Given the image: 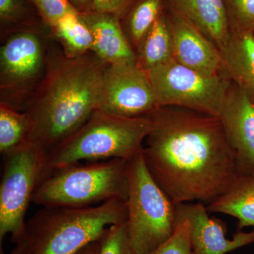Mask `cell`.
<instances>
[{
    "mask_svg": "<svg viewBox=\"0 0 254 254\" xmlns=\"http://www.w3.org/2000/svg\"><path fill=\"white\" fill-rule=\"evenodd\" d=\"M148 116L152 128L142 154L173 203L210 204L223 194L238 173L220 118L171 106Z\"/></svg>",
    "mask_w": 254,
    "mask_h": 254,
    "instance_id": "1",
    "label": "cell"
},
{
    "mask_svg": "<svg viewBox=\"0 0 254 254\" xmlns=\"http://www.w3.org/2000/svg\"><path fill=\"white\" fill-rule=\"evenodd\" d=\"M52 41L46 73L23 110L31 120V141L41 143L48 153L96 110L108 65L92 52L70 58Z\"/></svg>",
    "mask_w": 254,
    "mask_h": 254,
    "instance_id": "2",
    "label": "cell"
},
{
    "mask_svg": "<svg viewBox=\"0 0 254 254\" xmlns=\"http://www.w3.org/2000/svg\"><path fill=\"white\" fill-rule=\"evenodd\" d=\"M127 217V201L122 200L84 208L43 207L26 222L16 244L24 254H76Z\"/></svg>",
    "mask_w": 254,
    "mask_h": 254,
    "instance_id": "3",
    "label": "cell"
},
{
    "mask_svg": "<svg viewBox=\"0 0 254 254\" xmlns=\"http://www.w3.org/2000/svg\"><path fill=\"white\" fill-rule=\"evenodd\" d=\"M151 128L148 116L127 118L95 110L77 131L48 153L45 177L82 161L131 160L143 151Z\"/></svg>",
    "mask_w": 254,
    "mask_h": 254,
    "instance_id": "4",
    "label": "cell"
},
{
    "mask_svg": "<svg viewBox=\"0 0 254 254\" xmlns=\"http://www.w3.org/2000/svg\"><path fill=\"white\" fill-rule=\"evenodd\" d=\"M128 162L113 158L55 170L38 185L33 203L42 207L84 208L112 200L127 201Z\"/></svg>",
    "mask_w": 254,
    "mask_h": 254,
    "instance_id": "5",
    "label": "cell"
},
{
    "mask_svg": "<svg viewBox=\"0 0 254 254\" xmlns=\"http://www.w3.org/2000/svg\"><path fill=\"white\" fill-rule=\"evenodd\" d=\"M127 236L135 254H149L173 235L176 205L154 180L140 153L128 160Z\"/></svg>",
    "mask_w": 254,
    "mask_h": 254,
    "instance_id": "6",
    "label": "cell"
},
{
    "mask_svg": "<svg viewBox=\"0 0 254 254\" xmlns=\"http://www.w3.org/2000/svg\"><path fill=\"white\" fill-rule=\"evenodd\" d=\"M1 38L0 103L23 111L46 73L51 29L42 22Z\"/></svg>",
    "mask_w": 254,
    "mask_h": 254,
    "instance_id": "7",
    "label": "cell"
},
{
    "mask_svg": "<svg viewBox=\"0 0 254 254\" xmlns=\"http://www.w3.org/2000/svg\"><path fill=\"white\" fill-rule=\"evenodd\" d=\"M48 155V150L41 143L29 141L4 157L0 185L1 247L9 234L14 244L22 236L28 207L46 176Z\"/></svg>",
    "mask_w": 254,
    "mask_h": 254,
    "instance_id": "8",
    "label": "cell"
},
{
    "mask_svg": "<svg viewBox=\"0 0 254 254\" xmlns=\"http://www.w3.org/2000/svg\"><path fill=\"white\" fill-rule=\"evenodd\" d=\"M159 107H178L219 117L232 80L225 73L208 76L173 59L147 71Z\"/></svg>",
    "mask_w": 254,
    "mask_h": 254,
    "instance_id": "9",
    "label": "cell"
},
{
    "mask_svg": "<svg viewBox=\"0 0 254 254\" xmlns=\"http://www.w3.org/2000/svg\"><path fill=\"white\" fill-rule=\"evenodd\" d=\"M160 108L148 73L137 64H108L96 110L127 118L148 116Z\"/></svg>",
    "mask_w": 254,
    "mask_h": 254,
    "instance_id": "10",
    "label": "cell"
},
{
    "mask_svg": "<svg viewBox=\"0 0 254 254\" xmlns=\"http://www.w3.org/2000/svg\"><path fill=\"white\" fill-rule=\"evenodd\" d=\"M204 203H185L176 205V221L190 224V243L193 254H226L254 243V230H239L232 240L227 239V227L219 219L210 218Z\"/></svg>",
    "mask_w": 254,
    "mask_h": 254,
    "instance_id": "11",
    "label": "cell"
},
{
    "mask_svg": "<svg viewBox=\"0 0 254 254\" xmlns=\"http://www.w3.org/2000/svg\"><path fill=\"white\" fill-rule=\"evenodd\" d=\"M218 118L235 153L238 175L254 173V104L233 82Z\"/></svg>",
    "mask_w": 254,
    "mask_h": 254,
    "instance_id": "12",
    "label": "cell"
},
{
    "mask_svg": "<svg viewBox=\"0 0 254 254\" xmlns=\"http://www.w3.org/2000/svg\"><path fill=\"white\" fill-rule=\"evenodd\" d=\"M165 14L173 38L174 60L204 76L223 73L218 47L175 11L166 7Z\"/></svg>",
    "mask_w": 254,
    "mask_h": 254,
    "instance_id": "13",
    "label": "cell"
},
{
    "mask_svg": "<svg viewBox=\"0 0 254 254\" xmlns=\"http://www.w3.org/2000/svg\"><path fill=\"white\" fill-rule=\"evenodd\" d=\"M81 14L93 33L92 53L108 64H137L136 53L124 33L120 18L93 11Z\"/></svg>",
    "mask_w": 254,
    "mask_h": 254,
    "instance_id": "14",
    "label": "cell"
},
{
    "mask_svg": "<svg viewBox=\"0 0 254 254\" xmlns=\"http://www.w3.org/2000/svg\"><path fill=\"white\" fill-rule=\"evenodd\" d=\"M168 9L175 11L213 42L219 50L231 36L222 0H165Z\"/></svg>",
    "mask_w": 254,
    "mask_h": 254,
    "instance_id": "15",
    "label": "cell"
},
{
    "mask_svg": "<svg viewBox=\"0 0 254 254\" xmlns=\"http://www.w3.org/2000/svg\"><path fill=\"white\" fill-rule=\"evenodd\" d=\"M220 51L223 72L254 104V35L232 33Z\"/></svg>",
    "mask_w": 254,
    "mask_h": 254,
    "instance_id": "16",
    "label": "cell"
},
{
    "mask_svg": "<svg viewBox=\"0 0 254 254\" xmlns=\"http://www.w3.org/2000/svg\"><path fill=\"white\" fill-rule=\"evenodd\" d=\"M207 209L210 213H223L237 219L240 230L250 227L254 230V173L238 175Z\"/></svg>",
    "mask_w": 254,
    "mask_h": 254,
    "instance_id": "17",
    "label": "cell"
},
{
    "mask_svg": "<svg viewBox=\"0 0 254 254\" xmlns=\"http://www.w3.org/2000/svg\"><path fill=\"white\" fill-rule=\"evenodd\" d=\"M136 54L137 64L145 71L174 59L173 38L165 10L140 43Z\"/></svg>",
    "mask_w": 254,
    "mask_h": 254,
    "instance_id": "18",
    "label": "cell"
},
{
    "mask_svg": "<svg viewBox=\"0 0 254 254\" xmlns=\"http://www.w3.org/2000/svg\"><path fill=\"white\" fill-rule=\"evenodd\" d=\"M165 8V0H133L120 18L124 33L135 53Z\"/></svg>",
    "mask_w": 254,
    "mask_h": 254,
    "instance_id": "19",
    "label": "cell"
},
{
    "mask_svg": "<svg viewBox=\"0 0 254 254\" xmlns=\"http://www.w3.org/2000/svg\"><path fill=\"white\" fill-rule=\"evenodd\" d=\"M50 29L54 41L70 58L92 52L93 33L79 13L66 15Z\"/></svg>",
    "mask_w": 254,
    "mask_h": 254,
    "instance_id": "20",
    "label": "cell"
},
{
    "mask_svg": "<svg viewBox=\"0 0 254 254\" xmlns=\"http://www.w3.org/2000/svg\"><path fill=\"white\" fill-rule=\"evenodd\" d=\"M31 123L27 114L0 103V153L6 156L31 141Z\"/></svg>",
    "mask_w": 254,
    "mask_h": 254,
    "instance_id": "21",
    "label": "cell"
},
{
    "mask_svg": "<svg viewBox=\"0 0 254 254\" xmlns=\"http://www.w3.org/2000/svg\"><path fill=\"white\" fill-rule=\"evenodd\" d=\"M42 22L39 14L28 0H0L1 36Z\"/></svg>",
    "mask_w": 254,
    "mask_h": 254,
    "instance_id": "22",
    "label": "cell"
},
{
    "mask_svg": "<svg viewBox=\"0 0 254 254\" xmlns=\"http://www.w3.org/2000/svg\"><path fill=\"white\" fill-rule=\"evenodd\" d=\"M232 33H254V0H222Z\"/></svg>",
    "mask_w": 254,
    "mask_h": 254,
    "instance_id": "23",
    "label": "cell"
},
{
    "mask_svg": "<svg viewBox=\"0 0 254 254\" xmlns=\"http://www.w3.org/2000/svg\"><path fill=\"white\" fill-rule=\"evenodd\" d=\"M98 254H135L127 236L126 221L105 230L100 239Z\"/></svg>",
    "mask_w": 254,
    "mask_h": 254,
    "instance_id": "24",
    "label": "cell"
},
{
    "mask_svg": "<svg viewBox=\"0 0 254 254\" xmlns=\"http://www.w3.org/2000/svg\"><path fill=\"white\" fill-rule=\"evenodd\" d=\"M39 14L42 21L50 28L64 16L78 13L67 0H28Z\"/></svg>",
    "mask_w": 254,
    "mask_h": 254,
    "instance_id": "25",
    "label": "cell"
},
{
    "mask_svg": "<svg viewBox=\"0 0 254 254\" xmlns=\"http://www.w3.org/2000/svg\"><path fill=\"white\" fill-rule=\"evenodd\" d=\"M149 254H193L188 221L177 223L173 235Z\"/></svg>",
    "mask_w": 254,
    "mask_h": 254,
    "instance_id": "26",
    "label": "cell"
},
{
    "mask_svg": "<svg viewBox=\"0 0 254 254\" xmlns=\"http://www.w3.org/2000/svg\"><path fill=\"white\" fill-rule=\"evenodd\" d=\"M133 0H92V11L115 15L121 18Z\"/></svg>",
    "mask_w": 254,
    "mask_h": 254,
    "instance_id": "27",
    "label": "cell"
},
{
    "mask_svg": "<svg viewBox=\"0 0 254 254\" xmlns=\"http://www.w3.org/2000/svg\"><path fill=\"white\" fill-rule=\"evenodd\" d=\"M79 14L92 11V0H67Z\"/></svg>",
    "mask_w": 254,
    "mask_h": 254,
    "instance_id": "28",
    "label": "cell"
},
{
    "mask_svg": "<svg viewBox=\"0 0 254 254\" xmlns=\"http://www.w3.org/2000/svg\"><path fill=\"white\" fill-rule=\"evenodd\" d=\"M100 239L87 245L76 254H98L100 248Z\"/></svg>",
    "mask_w": 254,
    "mask_h": 254,
    "instance_id": "29",
    "label": "cell"
},
{
    "mask_svg": "<svg viewBox=\"0 0 254 254\" xmlns=\"http://www.w3.org/2000/svg\"><path fill=\"white\" fill-rule=\"evenodd\" d=\"M1 254H2V252H1ZM9 254H24L22 246L20 245V244H16L14 248L11 250V252Z\"/></svg>",
    "mask_w": 254,
    "mask_h": 254,
    "instance_id": "30",
    "label": "cell"
},
{
    "mask_svg": "<svg viewBox=\"0 0 254 254\" xmlns=\"http://www.w3.org/2000/svg\"><path fill=\"white\" fill-rule=\"evenodd\" d=\"M253 34L254 35V33H253Z\"/></svg>",
    "mask_w": 254,
    "mask_h": 254,
    "instance_id": "31",
    "label": "cell"
}]
</instances>
